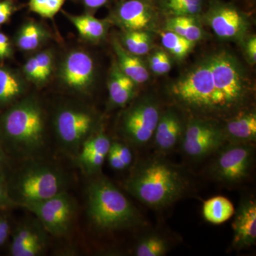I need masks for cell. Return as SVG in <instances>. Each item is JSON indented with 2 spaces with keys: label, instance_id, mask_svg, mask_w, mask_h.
Wrapping results in <instances>:
<instances>
[{
  "label": "cell",
  "instance_id": "6da1fadb",
  "mask_svg": "<svg viewBox=\"0 0 256 256\" xmlns=\"http://www.w3.org/2000/svg\"><path fill=\"white\" fill-rule=\"evenodd\" d=\"M169 95L193 117L228 119L247 107L254 86L238 58L220 50L204 57L176 79Z\"/></svg>",
  "mask_w": 256,
  "mask_h": 256
},
{
  "label": "cell",
  "instance_id": "7a4b0ae2",
  "mask_svg": "<svg viewBox=\"0 0 256 256\" xmlns=\"http://www.w3.org/2000/svg\"><path fill=\"white\" fill-rule=\"evenodd\" d=\"M188 186V178L182 170L156 158L141 162L124 184L131 195L154 208L174 203L185 194Z\"/></svg>",
  "mask_w": 256,
  "mask_h": 256
},
{
  "label": "cell",
  "instance_id": "3957f363",
  "mask_svg": "<svg viewBox=\"0 0 256 256\" xmlns=\"http://www.w3.org/2000/svg\"><path fill=\"white\" fill-rule=\"evenodd\" d=\"M43 111L33 99L14 104L0 116V144L6 154L31 159L45 148Z\"/></svg>",
  "mask_w": 256,
  "mask_h": 256
},
{
  "label": "cell",
  "instance_id": "277c9868",
  "mask_svg": "<svg viewBox=\"0 0 256 256\" xmlns=\"http://www.w3.org/2000/svg\"><path fill=\"white\" fill-rule=\"evenodd\" d=\"M88 215L101 230H112L136 226L140 216L118 188L105 178H96L87 188Z\"/></svg>",
  "mask_w": 256,
  "mask_h": 256
},
{
  "label": "cell",
  "instance_id": "5b68a950",
  "mask_svg": "<svg viewBox=\"0 0 256 256\" xmlns=\"http://www.w3.org/2000/svg\"><path fill=\"white\" fill-rule=\"evenodd\" d=\"M67 182L62 170L36 162L24 165L8 178L10 196L20 206L65 192Z\"/></svg>",
  "mask_w": 256,
  "mask_h": 256
},
{
  "label": "cell",
  "instance_id": "8992f818",
  "mask_svg": "<svg viewBox=\"0 0 256 256\" xmlns=\"http://www.w3.org/2000/svg\"><path fill=\"white\" fill-rule=\"evenodd\" d=\"M95 116L90 111L77 106H65L58 109L54 118L56 136L62 149L76 158L82 143L94 132Z\"/></svg>",
  "mask_w": 256,
  "mask_h": 256
},
{
  "label": "cell",
  "instance_id": "52a82bcc",
  "mask_svg": "<svg viewBox=\"0 0 256 256\" xmlns=\"http://www.w3.org/2000/svg\"><path fill=\"white\" fill-rule=\"evenodd\" d=\"M22 207L34 214L45 230L56 236L68 233L76 214L75 202L66 191Z\"/></svg>",
  "mask_w": 256,
  "mask_h": 256
},
{
  "label": "cell",
  "instance_id": "ba28073f",
  "mask_svg": "<svg viewBox=\"0 0 256 256\" xmlns=\"http://www.w3.org/2000/svg\"><path fill=\"white\" fill-rule=\"evenodd\" d=\"M223 128L214 120L194 117L188 121L183 138V150L190 158L201 159L224 146Z\"/></svg>",
  "mask_w": 256,
  "mask_h": 256
},
{
  "label": "cell",
  "instance_id": "9c48e42d",
  "mask_svg": "<svg viewBox=\"0 0 256 256\" xmlns=\"http://www.w3.org/2000/svg\"><path fill=\"white\" fill-rule=\"evenodd\" d=\"M204 20L216 36L226 40H242L250 26L244 12L222 0H210Z\"/></svg>",
  "mask_w": 256,
  "mask_h": 256
},
{
  "label": "cell",
  "instance_id": "30bf717a",
  "mask_svg": "<svg viewBox=\"0 0 256 256\" xmlns=\"http://www.w3.org/2000/svg\"><path fill=\"white\" fill-rule=\"evenodd\" d=\"M158 104L144 98L136 102L124 114L122 131L124 137L136 146H143L154 136L160 118Z\"/></svg>",
  "mask_w": 256,
  "mask_h": 256
},
{
  "label": "cell",
  "instance_id": "8fae6325",
  "mask_svg": "<svg viewBox=\"0 0 256 256\" xmlns=\"http://www.w3.org/2000/svg\"><path fill=\"white\" fill-rule=\"evenodd\" d=\"M252 152L250 143L232 142L217 156L212 166V174L222 182H240L250 173Z\"/></svg>",
  "mask_w": 256,
  "mask_h": 256
},
{
  "label": "cell",
  "instance_id": "7c38bea8",
  "mask_svg": "<svg viewBox=\"0 0 256 256\" xmlns=\"http://www.w3.org/2000/svg\"><path fill=\"white\" fill-rule=\"evenodd\" d=\"M160 12L156 0H122L111 18L126 32H148L154 28Z\"/></svg>",
  "mask_w": 256,
  "mask_h": 256
},
{
  "label": "cell",
  "instance_id": "4fadbf2b",
  "mask_svg": "<svg viewBox=\"0 0 256 256\" xmlns=\"http://www.w3.org/2000/svg\"><path fill=\"white\" fill-rule=\"evenodd\" d=\"M95 66L90 55L74 50L66 57L60 70L62 82L72 90L86 92L94 82Z\"/></svg>",
  "mask_w": 256,
  "mask_h": 256
},
{
  "label": "cell",
  "instance_id": "5bb4252c",
  "mask_svg": "<svg viewBox=\"0 0 256 256\" xmlns=\"http://www.w3.org/2000/svg\"><path fill=\"white\" fill-rule=\"evenodd\" d=\"M233 246L242 249L255 245L256 242V204L252 200H244L239 205L232 224Z\"/></svg>",
  "mask_w": 256,
  "mask_h": 256
},
{
  "label": "cell",
  "instance_id": "9a60e30c",
  "mask_svg": "<svg viewBox=\"0 0 256 256\" xmlns=\"http://www.w3.org/2000/svg\"><path fill=\"white\" fill-rule=\"evenodd\" d=\"M110 139L104 132L92 134L82 143L76 159L84 172L94 174L100 171L110 150Z\"/></svg>",
  "mask_w": 256,
  "mask_h": 256
},
{
  "label": "cell",
  "instance_id": "2e32d148",
  "mask_svg": "<svg viewBox=\"0 0 256 256\" xmlns=\"http://www.w3.org/2000/svg\"><path fill=\"white\" fill-rule=\"evenodd\" d=\"M227 120L226 124L223 128L226 139L236 143H250L256 141L255 111L242 110Z\"/></svg>",
  "mask_w": 256,
  "mask_h": 256
},
{
  "label": "cell",
  "instance_id": "e0dca14e",
  "mask_svg": "<svg viewBox=\"0 0 256 256\" xmlns=\"http://www.w3.org/2000/svg\"><path fill=\"white\" fill-rule=\"evenodd\" d=\"M182 122L174 110H168L160 116L154 131L156 148L162 151L172 149L182 134Z\"/></svg>",
  "mask_w": 256,
  "mask_h": 256
},
{
  "label": "cell",
  "instance_id": "ac0fdd59",
  "mask_svg": "<svg viewBox=\"0 0 256 256\" xmlns=\"http://www.w3.org/2000/svg\"><path fill=\"white\" fill-rule=\"evenodd\" d=\"M136 86V82L122 73L116 64L111 69L108 84L111 104L117 107L126 106L132 100Z\"/></svg>",
  "mask_w": 256,
  "mask_h": 256
},
{
  "label": "cell",
  "instance_id": "d6986e66",
  "mask_svg": "<svg viewBox=\"0 0 256 256\" xmlns=\"http://www.w3.org/2000/svg\"><path fill=\"white\" fill-rule=\"evenodd\" d=\"M117 65L121 72L137 84H143L149 79V72L146 64L138 56L128 52L118 40L114 41Z\"/></svg>",
  "mask_w": 256,
  "mask_h": 256
},
{
  "label": "cell",
  "instance_id": "ffe728a7",
  "mask_svg": "<svg viewBox=\"0 0 256 256\" xmlns=\"http://www.w3.org/2000/svg\"><path fill=\"white\" fill-rule=\"evenodd\" d=\"M65 14L78 30L79 35L84 40L92 42H98L105 38L108 28V24L107 22L98 20L88 14Z\"/></svg>",
  "mask_w": 256,
  "mask_h": 256
},
{
  "label": "cell",
  "instance_id": "44dd1931",
  "mask_svg": "<svg viewBox=\"0 0 256 256\" xmlns=\"http://www.w3.org/2000/svg\"><path fill=\"white\" fill-rule=\"evenodd\" d=\"M40 220H28L18 224L13 234L12 240L10 246V256H18L26 244L38 237L46 234Z\"/></svg>",
  "mask_w": 256,
  "mask_h": 256
},
{
  "label": "cell",
  "instance_id": "7402d4cb",
  "mask_svg": "<svg viewBox=\"0 0 256 256\" xmlns=\"http://www.w3.org/2000/svg\"><path fill=\"white\" fill-rule=\"evenodd\" d=\"M50 37L46 28L34 22L24 24L15 38L16 46L24 52H32L41 46Z\"/></svg>",
  "mask_w": 256,
  "mask_h": 256
},
{
  "label": "cell",
  "instance_id": "603a6c76",
  "mask_svg": "<svg viewBox=\"0 0 256 256\" xmlns=\"http://www.w3.org/2000/svg\"><path fill=\"white\" fill-rule=\"evenodd\" d=\"M24 92L20 76L11 69L0 66V108L14 102Z\"/></svg>",
  "mask_w": 256,
  "mask_h": 256
},
{
  "label": "cell",
  "instance_id": "cb8c5ba5",
  "mask_svg": "<svg viewBox=\"0 0 256 256\" xmlns=\"http://www.w3.org/2000/svg\"><path fill=\"white\" fill-rule=\"evenodd\" d=\"M165 24L166 31L174 32L194 43L203 38V30L197 21L196 16H170Z\"/></svg>",
  "mask_w": 256,
  "mask_h": 256
},
{
  "label": "cell",
  "instance_id": "d4e9b609",
  "mask_svg": "<svg viewBox=\"0 0 256 256\" xmlns=\"http://www.w3.org/2000/svg\"><path fill=\"white\" fill-rule=\"evenodd\" d=\"M160 12L168 18L201 14L204 0H156Z\"/></svg>",
  "mask_w": 256,
  "mask_h": 256
},
{
  "label": "cell",
  "instance_id": "484cf974",
  "mask_svg": "<svg viewBox=\"0 0 256 256\" xmlns=\"http://www.w3.org/2000/svg\"><path fill=\"white\" fill-rule=\"evenodd\" d=\"M234 206L228 198L218 196L204 202L203 215L207 222L220 224L230 220L234 214Z\"/></svg>",
  "mask_w": 256,
  "mask_h": 256
},
{
  "label": "cell",
  "instance_id": "4316f807",
  "mask_svg": "<svg viewBox=\"0 0 256 256\" xmlns=\"http://www.w3.org/2000/svg\"><path fill=\"white\" fill-rule=\"evenodd\" d=\"M122 46L133 55H146L150 50L152 40L146 31L126 32L122 38Z\"/></svg>",
  "mask_w": 256,
  "mask_h": 256
},
{
  "label": "cell",
  "instance_id": "83f0119b",
  "mask_svg": "<svg viewBox=\"0 0 256 256\" xmlns=\"http://www.w3.org/2000/svg\"><path fill=\"white\" fill-rule=\"evenodd\" d=\"M160 36L163 46L178 60L186 57L194 46V42L172 32H162Z\"/></svg>",
  "mask_w": 256,
  "mask_h": 256
},
{
  "label": "cell",
  "instance_id": "f1b7e54d",
  "mask_svg": "<svg viewBox=\"0 0 256 256\" xmlns=\"http://www.w3.org/2000/svg\"><path fill=\"white\" fill-rule=\"evenodd\" d=\"M168 250V242L158 235H150L143 238L136 248V256H162Z\"/></svg>",
  "mask_w": 256,
  "mask_h": 256
},
{
  "label": "cell",
  "instance_id": "f546056e",
  "mask_svg": "<svg viewBox=\"0 0 256 256\" xmlns=\"http://www.w3.org/2000/svg\"><path fill=\"white\" fill-rule=\"evenodd\" d=\"M66 0H30V9L44 18H52L62 8Z\"/></svg>",
  "mask_w": 256,
  "mask_h": 256
},
{
  "label": "cell",
  "instance_id": "4dcf8cb0",
  "mask_svg": "<svg viewBox=\"0 0 256 256\" xmlns=\"http://www.w3.org/2000/svg\"><path fill=\"white\" fill-rule=\"evenodd\" d=\"M171 60L163 50H158L149 58V66L152 72L158 75L168 73L171 69Z\"/></svg>",
  "mask_w": 256,
  "mask_h": 256
},
{
  "label": "cell",
  "instance_id": "1f68e13d",
  "mask_svg": "<svg viewBox=\"0 0 256 256\" xmlns=\"http://www.w3.org/2000/svg\"><path fill=\"white\" fill-rule=\"evenodd\" d=\"M36 58L40 72H41L44 84L50 79L54 68V56L52 52L43 50L34 56Z\"/></svg>",
  "mask_w": 256,
  "mask_h": 256
},
{
  "label": "cell",
  "instance_id": "d6a6232c",
  "mask_svg": "<svg viewBox=\"0 0 256 256\" xmlns=\"http://www.w3.org/2000/svg\"><path fill=\"white\" fill-rule=\"evenodd\" d=\"M15 206H18V204L10 196L8 178L5 170H0V210H5Z\"/></svg>",
  "mask_w": 256,
  "mask_h": 256
},
{
  "label": "cell",
  "instance_id": "836d02e7",
  "mask_svg": "<svg viewBox=\"0 0 256 256\" xmlns=\"http://www.w3.org/2000/svg\"><path fill=\"white\" fill-rule=\"evenodd\" d=\"M23 72L24 73L25 76L30 82L40 84V85L44 84L41 72H40V67H38V63H37L34 56L26 60V63L23 66Z\"/></svg>",
  "mask_w": 256,
  "mask_h": 256
},
{
  "label": "cell",
  "instance_id": "e575fe53",
  "mask_svg": "<svg viewBox=\"0 0 256 256\" xmlns=\"http://www.w3.org/2000/svg\"><path fill=\"white\" fill-rule=\"evenodd\" d=\"M16 10V6L13 2V0L0 1V26L8 22Z\"/></svg>",
  "mask_w": 256,
  "mask_h": 256
},
{
  "label": "cell",
  "instance_id": "d590c367",
  "mask_svg": "<svg viewBox=\"0 0 256 256\" xmlns=\"http://www.w3.org/2000/svg\"><path fill=\"white\" fill-rule=\"evenodd\" d=\"M111 146H114V149L117 152L126 168L129 166L132 161V154L130 150L122 143L112 142L111 143Z\"/></svg>",
  "mask_w": 256,
  "mask_h": 256
},
{
  "label": "cell",
  "instance_id": "8d00e7d4",
  "mask_svg": "<svg viewBox=\"0 0 256 256\" xmlns=\"http://www.w3.org/2000/svg\"><path fill=\"white\" fill-rule=\"evenodd\" d=\"M11 232V227L8 216L0 214V247L4 245Z\"/></svg>",
  "mask_w": 256,
  "mask_h": 256
},
{
  "label": "cell",
  "instance_id": "74e56055",
  "mask_svg": "<svg viewBox=\"0 0 256 256\" xmlns=\"http://www.w3.org/2000/svg\"><path fill=\"white\" fill-rule=\"evenodd\" d=\"M244 52L249 62L252 65L256 62V37L255 35L247 38L244 44Z\"/></svg>",
  "mask_w": 256,
  "mask_h": 256
},
{
  "label": "cell",
  "instance_id": "f35d334b",
  "mask_svg": "<svg viewBox=\"0 0 256 256\" xmlns=\"http://www.w3.org/2000/svg\"><path fill=\"white\" fill-rule=\"evenodd\" d=\"M0 53L2 60L10 58L12 54V47L9 37L2 32H0Z\"/></svg>",
  "mask_w": 256,
  "mask_h": 256
},
{
  "label": "cell",
  "instance_id": "ab89813d",
  "mask_svg": "<svg viewBox=\"0 0 256 256\" xmlns=\"http://www.w3.org/2000/svg\"><path fill=\"white\" fill-rule=\"evenodd\" d=\"M108 162L112 169L116 170H122L126 169L122 160L118 154L117 152L114 149V146H110V150L108 153Z\"/></svg>",
  "mask_w": 256,
  "mask_h": 256
},
{
  "label": "cell",
  "instance_id": "60d3db41",
  "mask_svg": "<svg viewBox=\"0 0 256 256\" xmlns=\"http://www.w3.org/2000/svg\"><path fill=\"white\" fill-rule=\"evenodd\" d=\"M77 1L80 2L87 10L92 11L105 6L110 0H77Z\"/></svg>",
  "mask_w": 256,
  "mask_h": 256
},
{
  "label": "cell",
  "instance_id": "b9f144b4",
  "mask_svg": "<svg viewBox=\"0 0 256 256\" xmlns=\"http://www.w3.org/2000/svg\"><path fill=\"white\" fill-rule=\"evenodd\" d=\"M8 166V154L0 144V170L6 169Z\"/></svg>",
  "mask_w": 256,
  "mask_h": 256
},
{
  "label": "cell",
  "instance_id": "7bdbcfd3",
  "mask_svg": "<svg viewBox=\"0 0 256 256\" xmlns=\"http://www.w3.org/2000/svg\"><path fill=\"white\" fill-rule=\"evenodd\" d=\"M0 60H2V55H1V53H0Z\"/></svg>",
  "mask_w": 256,
  "mask_h": 256
}]
</instances>
